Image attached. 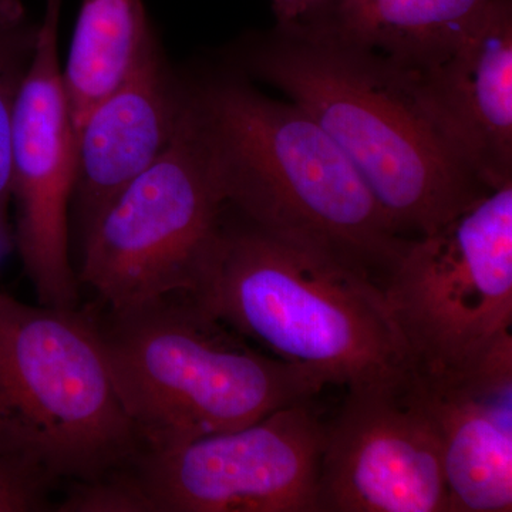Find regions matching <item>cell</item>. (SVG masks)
Masks as SVG:
<instances>
[{"instance_id": "6da1fadb", "label": "cell", "mask_w": 512, "mask_h": 512, "mask_svg": "<svg viewBox=\"0 0 512 512\" xmlns=\"http://www.w3.org/2000/svg\"><path fill=\"white\" fill-rule=\"evenodd\" d=\"M249 69L305 110L343 151L403 238L423 237L485 192L407 74L320 26L281 29Z\"/></svg>"}, {"instance_id": "7a4b0ae2", "label": "cell", "mask_w": 512, "mask_h": 512, "mask_svg": "<svg viewBox=\"0 0 512 512\" xmlns=\"http://www.w3.org/2000/svg\"><path fill=\"white\" fill-rule=\"evenodd\" d=\"M269 355L348 387L403 375L409 353L382 285L335 255L224 222L191 293Z\"/></svg>"}, {"instance_id": "3957f363", "label": "cell", "mask_w": 512, "mask_h": 512, "mask_svg": "<svg viewBox=\"0 0 512 512\" xmlns=\"http://www.w3.org/2000/svg\"><path fill=\"white\" fill-rule=\"evenodd\" d=\"M191 97L228 208L383 285L410 239L397 234L349 158L305 110L239 82L210 84Z\"/></svg>"}, {"instance_id": "277c9868", "label": "cell", "mask_w": 512, "mask_h": 512, "mask_svg": "<svg viewBox=\"0 0 512 512\" xmlns=\"http://www.w3.org/2000/svg\"><path fill=\"white\" fill-rule=\"evenodd\" d=\"M93 320L141 451L241 429L311 403L326 387L308 370L252 348L188 293L107 309Z\"/></svg>"}, {"instance_id": "5b68a950", "label": "cell", "mask_w": 512, "mask_h": 512, "mask_svg": "<svg viewBox=\"0 0 512 512\" xmlns=\"http://www.w3.org/2000/svg\"><path fill=\"white\" fill-rule=\"evenodd\" d=\"M141 450L93 316L0 292V461L49 487L107 476Z\"/></svg>"}, {"instance_id": "8992f818", "label": "cell", "mask_w": 512, "mask_h": 512, "mask_svg": "<svg viewBox=\"0 0 512 512\" xmlns=\"http://www.w3.org/2000/svg\"><path fill=\"white\" fill-rule=\"evenodd\" d=\"M382 288L414 373L512 384V183L410 239Z\"/></svg>"}, {"instance_id": "52a82bcc", "label": "cell", "mask_w": 512, "mask_h": 512, "mask_svg": "<svg viewBox=\"0 0 512 512\" xmlns=\"http://www.w3.org/2000/svg\"><path fill=\"white\" fill-rule=\"evenodd\" d=\"M227 202L190 93L164 153L83 232L79 282L120 311L191 295L220 235Z\"/></svg>"}, {"instance_id": "ba28073f", "label": "cell", "mask_w": 512, "mask_h": 512, "mask_svg": "<svg viewBox=\"0 0 512 512\" xmlns=\"http://www.w3.org/2000/svg\"><path fill=\"white\" fill-rule=\"evenodd\" d=\"M325 424L292 404L128 464L150 512H320Z\"/></svg>"}, {"instance_id": "9c48e42d", "label": "cell", "mask_w": 512, "mask_h": 512, "mask_svg": "<svg viewBox=\"0 0 512 512\" xmlns=\"http://www.w3.org/2000/svg\"><path fill=\"white\" fill-rule=\"evenodd\" d=\"M320 512H451L434 421L407 370L348 387L325 424Z\"/></svg>"}, {"instance_id": "30bf717a", "label": "cell", "mask_w": 512, "mask_h": 512, "mask_svg": "<svg viewBox=\"0 0 512 512\" xmlns=\"http://www.w3.org/2000/svg\"><path fill=\"white\" fill-rule=\"evenodd\" d=\"M62 0H47L35 56L16 101L10 194L18 208V244L40 305L77 309L79 278L69 248L76 187V140L59 62Z\"/></svg>"}, {"instance_id": "8fae6325", "label": "cell", "mask_w": 512, "mask_h": 512, "mask_svg": "<svg viewBox=\"0 0 512 512\" xmlns=\"http://www.w3.org/2000/svg\"><path fill=\"white\" fill-rule=\"evenodd\" d=\"M399 69L477 180L512 183V0H490L454 42Z\"/></svg>"}, {"instance_id": "7c38bea8", "label": "cell", "mask_w": 512, "mask_h": 512, "mask_svg": "<svg viewBox=\"0 0 512 512\" xmlns=\"http://www.w3.org/2000/svg\"><path fill=\"white\" fill-rule=\"evenodd\" d=\"M185 97L161 55L153 28L138 43L119 84L76 134L77 215L83 232L170 144Z\"/></svg>"}, {"instance_id": "4fadbf2b", "label": "cell", "mask_w": 512, "mask_h": 512, "mask_svg": "<svg viewBox=\"0 0 512 512\" xmlns=\"http://www.w3.org/2000/svg\"><path fill=\"white\" fill-rule=\"evenodd\" d=\"M410 373L439 433L451 512H511L512 384Z\"/></svg>"}, {"instance_id": "5bb4252c", "label": "cell", "mask_w": 512, "mask_h": 512, "mask_svg": "<svg viewBox=\"0 0 512 512\" xmlns=\"http://www.w3.org/2000/svg\"><path fill=\"white\" fill-rule=\"evenodd\" d=\"M490 0H332L313 25L409 69L450 45Z\"/></svg>"}, {"instance_id": "9a60e30c", "label": "cell", "mask_w": 512, "mask_h": 512, "mask_svg": "<svg viewBox=\"0 0 512 512\" xmlns=\"http://www.w3.org/2000/svg\"><path fill=\"white\" fill-rule=\"evenodd\" d=\"M148 29L143 0H83L63 70L74 140L94 107L123 79Z\"/></svg>"}, {"instance_id": "2e32d148", "label": "cell", "mask_w": 512, "mask_h": 512, "mask_svg": "<svg viewBox=\"0 0 512 512\" xmlns=\"http://www.w3.org/2000/svg\"><path fill=\"white\" fill-rule=\"evenodd\" d=\"M22 0H0V229H6L10 194V148L16 101L39 40Z\"/></svg>"}, {"instance_id": "e0dca14e", "label": "cell", "mask_w": 512, "mask_h": 512, "mask_svg": "<svg viewBox=\"0 0 512 512\" xmlns=\"http://www.w3.org/2000/svg\"><path fill=\"white\" fill-rule=\"evenodd\" d=\"M60 512H150L128 466L96 480L73 483Z\"/></svg>"}, {"instance_id": "ac0fdd59", "label": "cell", "mask_w": 512, "mask_h": 512, "mask_svg": "<svg viewBox=\"0 0 512 512\" xmlns=\"http://www.w3.org/2000/svg\"><path fill=\"white\" fill-rule=\"evenodd\" d=\"M47 490L42 481L0 461V512L42 511Z\"/></svg>"}, {"instance_id": "d6986e66", "label": "cell", "mask_w": 512, "mask_h": 512, "mask_svg": "<svg viewBox=\"0 0 512 512\" xmlns=\"http://www.w3.org/2000/svg\"><path fill=\"white\" fill-rule=\"evenodd\" d=\"M332 0H272L281 29L303 28L318 22L328 12Z\"/></svg>"}]
</instances>
